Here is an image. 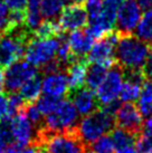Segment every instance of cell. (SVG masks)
Segmentation results:
<instances>
[{"instance_id":"1","label":"cell","mask_w":152,"mask_h":153,"mask_svg":"<svg viewBox=\"0 0 152 153\" xmlns=\"http://www.w3.org/2000/svg\"><path fill=\"white\" fill-rule=\"evenodd\" d=\"M115 126V114L105 107L96 110L92 114L83 116L78 121L75 134L85 145H92L101 136L109 134Z\"/></svg>"},{"instance_id":"2","label":"cell","mask_w":152,"mask_h":153,"mask_svg":"<svg viewBox=\"0 0 152 153\" xmlns=\"http://www.w3.org/2000/svg\"><path fill=\"white\" fill-rule=\"evenodd\" d=\"M150 47L135 36H122L115 49V58L118 65L127 71H139L145 65Z\"/></svg>"},{"instance_id":"3","label":"cell","mask_w":152,"mask_h":153,"mask_svg":"<svg viewBox=\"0 0 152 153\" xmlns=\"http://www.w3.org/2000/svg\"><path fill=\"white\" fill-rule=\"evenodd\" d=\"M80 114L77 113L72 101L60 100L58 106L49 115L45 116L44 125L46 133H67L75 131L80 121Z\"/></svg>"},{"instance_id":"4","label":"cell","mask_w":152,"mask_h":153,"mask_svg":"<svg viewBox=\"0 0 152 153\" xmlns=\"http://www.w3.org/2000/svg\"><path fill=\"white\" fill-rule=\"evenodd\" d=\"M59 44H60V38L57 37H49V38L35 37L30 39L26 45V60L35 67L45 68L47 65L56 60Z\"/></svg>"},{"instance_id":"5","label":"cell","mask_w":152,"mask_h":153,"mask_svg":"<svg viewBox=\"0 0 152 153\" xmlns=\"http://www.w3.org/2000/svg\"><path fill=\"white\" fill-rule=\"evenodd\" d=\"M26 36L19 29L7 30L0 34V65L8 67L25 56Z\"/></svg>"},{"instance_id":"6","label":"cell","mask_w":152,"mask_h":153,"mask_svg":"<svg viewBox=\"0 0 152 153\" xmlns=\"http://www.w3.org/2000/svg\"><path fill=\"white\" fill-rule=\"evenodd\" d=\"M124 78L125 74L120 66H113L109 69L104 81L95 91L97 102L102 106H107L110 104L118 102L124 83Z\"/></svg>"},{"instance_id":"7","label":"cell","mask_w":152,"mask_h":153,"mask_svg":"<svg viewBox=\"0 0 152 153\" xmlns=\"http://www.w3.org/2000/svg\"><path fill=\"white\" fill-rule=\"evenodd\" d=\"M46 133V132H45ZM40 136V142L48 153H83L84 144L74 132L67 133H47Z\"/></svg>"},{"instance_id":"8","label":"cell","mask_w":152,"mask_h":153,"mask_svg":"<svg viewBox=\"0 0 152 153\" xmlns=\"http://www.w3.org/2000/svg\"><path fill=\"white\" fill-rule=\"evenodd\" d=\"M118 33H110L104 38L98 39L94 43L92 49L87 55V60L91 64L105 65L109 68L113 67L115 63V49L120 40Z\"/></svg>"},{"instance_id":"9","label":"cell","mask_w":152,"mask_h":153,"mask_svg":"<svg viewBox=\"0 0 152 153\" xmlns=\"http://www.w3.org/2000/svg\"><path fill=\"white\" fill-rule=\"evenodd\" d=\"M4 75V88L8 92L15 93L22 87L31 78L38 76L37 67L28 63L27 60H18L6 68Z\"/></svg>"},{"instance_id":"10","label":"cell","mask_w":152,"mask_h":153,"mask_svg":"<svg viewBox=\"0 0 152 153\" xmlns=\"http://www.w3.org/2000/svg\"><path fill=\"white\" fill-rule=\"evenodd\" d=\"M142 15V9L135 0H125L118 10L115 22L118 34L127 36L134 33Z\"/></svg>"},{"instance_id":"11","label":"cell","mask_w":152,"mask_h":153,"mask_svg":"<svg viewBox=\"0 0 152 153\" xmlns=\"http://www.w3.org/2000/svg\"><path fill=\"white\" fill-rule=\"evenodd\" d=\"M9 126L13 135V141L15 142V144L20 148L30 146V144L36 139L35 126L26 117L24 112L13 115L9 120Z\"/></svg>"},{"instance_id":"12","label":"cell","mask_w":152,"mask_h":153,"mask_svg":"<svg viewBox=\"0 0 152 153\" xmlns=\"http://www.w3.org/2000/svg\"><path fill=\"white\" fill-rule=\"evenodd\" d=\"M89 22V15L84 7L80 4H69L64 8L63 13L58 17L59 28L62 31H74L82 29Z\"/></svg>"},{"instance_id":"13","label":"cell","mask_w":152,"mask_h":153,"mask_svg":"<svg viewBox=\"0 0 152 153\" xmlns=\"http://www.w3.org/2000/svg\"><path fill=\"white\" fill-rule=\"evenodd\" d=\"M115 123L120 128H125L135 134L142 130L143 116L141 115L138 106L133 103H123L118 105L115 112Z\"/></svg>"},{"instance_id":"14","label":"cell","mask_w":152,"mask_h":153,"mask_svg":"<svg viewBox=\"0 0 152 153\" xmlns=\"http://www.w3.org/2000/svg\"><path fill=\"white\" fill-rule=\"evenodd\" d=\"M69 89L67 75L62 71L46 73L42 78V91L44 95L62 100Z\"/></svg>"},{"instance_id":"15","label":"cell","mask_w":152,"mask_h":153,"mask_svg":"<svg viewBox=\"0 0 152 153\" xmlns=\"http://www.w3.org/2000/svg\"><path fill=\"white\" fill-rule=\"evenodd\" d=\"M144 83H145V75L142 69L127 71L118 100L122 103L136 102Z\"/></svg>"},{"instance_id":"16","label":"cell","mask_w":152,"mask_h":153,"mask_svg":"<svg viewBox=\"0 0 152 153\" xmlns=\"http://www.w3.org/2000/svg\"><path fill=\"white\" fill-rule=\"evenodd\" d=\"M72 103L80 116L92 114L97 110L98 104L95 92L89 87L75 89L72 96Z\"/></svg>"},{"instance_id":"17","label":"cell","mask_w":152,"mask_h":153,"mask_svg":"<svg viewBox=\"0 0 152 153\" xmlns=\"http://www.w3.org/2000/svg\"><path fill=\"white\" fill-rule=\"evenodd\" d=\"M95 39L89 34L87 30H74L68 34L66 42L72 51L74 57H84L89 55V51L92 49Z\"/></svg>"},{"instance_id":"18","label":"cell","mask_w":152,"mask_h":153,"mask_svg":"<svg viewBox=\"0 0 152 153\" xmlns=\"http://www.w3.org/2000/svg\"><path fill=\"white\" fill-rule=\"evenodd\" d=\"M124 1L125 0H103L100 13L94 17L89 18V22L96 20L97 22H100L101 25L106 27L109 30L113 31L118 10L124 4Z\"/></svg>"},{"instance_id":"19","label":"cell","mask_w":152,"mask_h":153,"mask_svg":"<svg viewBox=\"0 0 152 153\" xmlns=\"http://www.w3.org/2000/svg\"><path fill=\"white\" fill-rule=\"evenodd\" d=\"M87 65L80 59L73 60L67 67V78L71 89H78L85 84L86 74H87Z\"/></svg>"},{"instance_id":"20","label":"cell","mask_w":152,"mask_h":153,"mask_svg":"<svg viewBox=\"0 0 152 153\" xmlns=\"http://www.w3.org/2000/svg\"><path fill=\"white\" fill-rule=\"evenodd\" d=\"M110 68L105 65L101 64H91L87 67V74H86V81L85 84L87 87L93 91H96V88L101 85V83L104 81L106 74Z\"/></svg>"},{"instance_id":"21","label":"cell","mask_w":152,"mask_h":153,"mask_svg":"<svg viewBox=\"0 0 152 153\" xmlns=\"http://www.w3.org/2000/svg\"><path fill=\"white\" fill-rule=\"evenodd\" d=\"M134 33L136 38L148 45H152V9L143 13Z\"/></svg>"},{"instance_id":"22","label":"cell","mask_w":152,"mask_h":153,"mask_svg":"<svg viewBox=\"0 0 152 153\" xmlns=\"http://www.w3.org/2000/svg\"><path fill=\"white\" fill-rule=\"evenodd\" d=\"M42 93V79L38 76L31 78L19 89V95L22 97L25 103H28V104H31L35 101H37L40 97Z\"/></svg>"},{"instance_id":"23","label":"cell","mask_w":152,"mask_h":153,"mask_svg":"<svg viewBox=\"0 0 152 153\" xmlns=\"http://www.w3.org/2000/svg\"><path fill=\"white\" fill-rule=\"evenodd\" d=\"M136 106L143 117L152 116V82H145L143 84Z\"/></svg>"},{"instance_id":"24","label":"cell","mask_w":152,"mask_h":153,"mask_svg":"<svg viewBox=\"0 0 152 153\" xmlns=\"http://www.w3.org/2000/svg\"><path fill=\"white\" fill-rule=\"evenodd\" d=\"M66 7L65 0H42L40 13L45 20H55Z\"/></svg>"},{"instance_id":"25","label":"cell","mask_w":152,"mask_h":153,"mask_svg":"<svg viewBox=\"0 0 152 153\" xmlns=\"http://www.w3.org/2000/svg\"><path fill=\"white\" fill-rule=\"evenodd\" d=\"M111 136L113 139V142L116 150L121 149V148H125V146H131L135 143V135L134 133L127 131L125 128H122L118 126V128H114L111 131Z\"/></svg>"},{"instance_id":"26","label":"cell","mask_w":152,"mask_h":153,"mask_svg":"<svg viewBox=\"0 0 152 153\" xmlns=\"http://www.w3.org/2000/svg\"><path fill=\"white\" fill-rule=\"evenodd\" d=\"M62 30L59 28L57 22L53 20H44L38 26V28L35 30L36 36L39 38H49V37H56Z\"/></svg>"},{"instance_id":"27","label":"cell","mask_w":152,"mask_h":153,"mask_svg":"<svg viewBox=\"0 0 152 153\" xmlns=\"http://www.w3.org/2000/svg\"><path fill=\"white\" fill-rule=\"evenodd\" d=\"M92 151L95 153H115L116 146L114 144L112 136L105 134L97 139L92 144Z\"/></svg>"},{"instance_id":"28","label":"cell","mask_w":152,"mask_h":153,"mask_svg":"<svg viewBox=\"0 0 152 153\" xmlns=\"http://www.w3.org/2000/svg\"><path fill=\"white\" fill-rule=\"evenodd\" d=\"M59 102H60V100H58V98L44 95V96L38 98L36 105L39 108V111L42 112V114L47 116V115H49L56 110V107L58 106Z\"/></svg>"},{"instance_id":"29","label":"cell","mask_w":152,"mask_h":153,"mask_svg":"<svg viewBox=\"0 0 152 153\" xmlns=\"http://www.w3.org/2000/svg\"><path fill=\"white\" fill-rule=\"evenodd\" d=\"M73 54L71 48L68 46L66 39H60L58 51H57V58L56 60L58 62L59 65H69V63L73 62Z\"/></svg>"},{"instance_id":"30","label":"cell","mask_w":152,"mask_h":153,"mask_svg":"<svg viewBox=\"0 0 152 153\" xmlns=\"http://www.w3.org/2000/svg\"><path fill=\"white\" fill-rule=\"evenodd\" d=\"M13 142V135H11L8 121L0 122V150L4 151L11 145Z\"/></svg>"},{"instance_id":"31","label":"cell","mask_w":152,"mask_h":153,"mask_svg":"<svg viewBox=\"0 0 152 153\" xmlns=\"http://www.w3.org/2000/svg\"><path fill=\"white\" fill-rule=\"evenodd\" d=\"M24 114L26 115V117L29 120L30 123L33 125H40L42 122V116L44 115L42 114V112L39 111V108L37 107L36 104H28L27 106L24 108Z\"/></svg>"},{"instance_id":"32","label":"cell","mask_w":152,"mask_h":153,"mask_svg":"<svg viewBox=\"0 0 152 153\" xmlns=\"http://www.w3.org/2000/svg\"><path fill=\"white\" fill-rule=\"evenodd\" d=\"M135 148L140 153H148L152 148V136L145 133H141L135 140Z\"/></svg>"},{"instance_id":"33","label":"cell","mask_w":152,"mask_h":153,"mask_svg":"<svg viewBox=\"0 0 152 153\" xmlns=\"http://www.w3.org/2000/svg\"><path fill=\"white\" fill-rule=\"evenodd\" d=\"M9 106H10V112H11V117L13 115L18 114L24 111L25 108V101L22 100L19 94L13 93L10 97H9Z\"/></svg>"},{"instance_id":"34","label":"cell","mask_w":152,"mask_h":153,"mask_svg":"<svg viewBox=\"0 0 152 153\" xmlns=\"http://www.w3.org/2000/svg\"><path fill=\"white\" fill-rule=\"evenodd\" d=\"M25 26V13L24 11H11L9 13V29H19Z\"/></svg>"},{"instance_id":"35","label":"cell","mask_w":152,"mask_h":153,"mask_svg":"<svg viewBox=\"0 0 152 153\" xmlns=\"http://www.w3.org/2000/svg\"><path fill=\"white\" fill-rule=\"evenodd\" d=\"M11 119V112L9 106V97L4 94H0V122Z\"/></svg>"},{"instance_id":"36","label":"cell","mask_w":152,"mask_h":153,"mask_svg":"<svg viewBox=\"0 0 152 153\" xmlns=\"http://www.w3.org/2000/svg\"><path fill=\"white\" fill-rule=\"evenodd\" d=\"M9 29V9L0 0V34H4Z\"/></svg>"},{"instance_id":"37","label":"cell","mask_w":152,"mask_h":153,"mask_svg":"<svg viewBox=\"0 0 152 153\" xmlns=\"http://www.w3.org/2000/svg\"><path fill=\"white\" fill-rule=\"evenodd\" d=\"M86 2V11L89 15V18L96 16L97 13H100V10L102 8V4L103 0H85Z\"/></svg>"},{"instance_id":"38","label":"cell","mask_w":152,"mask_h":153,"mask_svg":"<svg viewBox=\"0 0 152 153\" xmlns=\"http://www.w3.org/2000/svg\"><path fill=\"white\" fill-rule=\"evenodd\" d=\"M2 2L11 11H24L27 7V0H2Z\"/></svg>"},{"instance_id":"39","label":"cell","mask_w":152,"mask_h":153,"mask_svg":"<svg viewBox=\"0 0 152 153\" xmlns=\"http://www.w3.org/2000/svg\"><path fill=\"white\" fill-rule=\"evenodd\" d=\"M4 153H36V149L33 146L20 148L18 145H10L9 148L4 150Z\"/></svg>"},{"instance_id":"40","label":"cell","mask_w":152,"mask_h":153,"mask_svg":"<svg viewBox=\"0 0 152 153\" xmlns=\"http://www.w3.org/2000/svg\"><path fill=\"white\" fill-rule=\"evenodd\" d=\"M143 73L147 77H152V47L149 51L148 57L145 60V65L143 67Z\"/></svg>"},{"instance_id":"41","label":"cell","mask_w":152,"mask_h":153,"mask_svg":"<svg viewBox=\"0 0 152 153\" xmlns=\"http://www.w3.org/2000/svg\"><path fill=\"white\" fill-rule=\"evenodd\" d=\"M42 2V0H27L26 10H30V11H40Z\"/></svg>"},{"instance_id":"42","label":"cell","mask_w":152,"mask_h":153,"mask_svg":"<svg viewBox=\"0 0 152 153\" xmlns=\"http://www.w3.org/2000/svg\"><path fill=\"white\" fill-rule=\"evenodd\" d=\"M142 131H143L142 133H145V134L152 136V116L145 119V121L142 124Z\"/></svg>"},{"instance_id":"43","label":"cell","mask_w":152,"mask_h":153,"mask_svg":"<svg viewBox=\"0 0 152 153\" xmlns=\"http://www.w3.org/2000/svg\"><path fill=\"white\" fill-rule=\"evenodd\" d=\"M142 10H151L152 9V0H135Z\"/></svg>"},{"instance_id":"44","label":"cell","mask_w":152,"mask_h":153,"mask_svg":"<svg viewBox=\"0 0 152 153\" xmlns=\"http://www.w3.org/2000/svg\"><path fill=\"white\" fill-rule=\"evenodd\" d=\"M115 153H140V152L138 151V149L135 148L134 145H131V146H125V148L118 149Z\"/></svg>"},{"instance_id":"45","label":"cell","mask_w":152,"mask_h":153,"mask_svg":"<svg viewBox=\"0 0 152 153\" xmlns=\"http://www.w3.org/2000/svg\"><path fill=\"white\" fill-rule=\"evenodd\" d=\"M4 88V72L0 71V94L2 93Z\"/></svg>"},{"instance_id":"46","label":"cell","mask_w":152,"mask_h":153,"mask_svg":"<svg viewBox=\"0 0 152 153\" xmlns=\"http://www.w3.org/2000/svg\"><path fill=\"white\" fill-rule=\"evenodd\" d=\"M36 153H48V151L46 150V148L44 145H39L37 149H36Z\"/></svg>"},{"instance_id":"47","label":"cell","mask_w":152,"mask_h":153,"mask_svg":"<svg viewBox=\"0 0 152 153\" xmlns=\"http://www.w3.org/2000/svg\"><path fill=\"white\" fill-rule=\"evenodd\" d=\"M69 1H72L73 4H80L85 2V0H69Z\"/></svg>"},{"instance_id":"48","label":"cell","mask_w":152,"mask_h":153,"mask_svg":"<svg viewBox=\"0 0 152 153\" xmlns=\"http://www.w3.org/2000/svg\"><path fill=\"white\" fill-rule=\"evenodd\" d=\"M83 153H95V152H94V151H92V150H91V151H85V152H83Z\"/></svg>"},{"instance_id":"49","label":"cell","mask_w":152,"mask_h":153,"mask_svg":"<svg viewBox=\"0 0 152 153\" xmlns=\"http://www.w3.org/2000/svg\"><path fill=\"white\" fill-rule=\"evenodd\" d=\"M148 153H152V148H151V150H150V151H149Z\"/></svg>"},{"instance_id":"50","label":"cell","mask_w":152,"mask_h":153,"mask_svg":"<svg viewBox=\"0 0 152 153\" xmlns=\"http://www.w3.org/2000/svg\"><path fill=\"white\" fill-rule=\"evenodd\" d=\"M4 151H1V150H0V153H4Z\"/></svg>"}]
</instances>
